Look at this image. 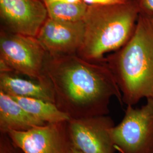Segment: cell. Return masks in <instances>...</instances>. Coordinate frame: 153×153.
Here are the masks:
<instances>
[{"mask_svg":"<svg viewBox=\"0 0 153 153\" xmlns=\"http://www.w3.org/2000/svg\"><path fill=\"white\" fill-rule=\"evenodd\" d=\"M139 16L135 0L88 5L83 43L77 55L88 61L102 62L105 53L120 49L131 39Z\"/></svg>","mask_w":153,"mask_h":153,"instance_id":"obj_3","label":"cell"},{"mask_svg":"<svg viewBox=\"0 0 153 153\" xmlns=\"http://www.w3.org/2000/svg\"><path fill=\"white\" fill-rule=\"evenodd\" d=\"M7 135L23 153H71L68 121L48 123L27 131H10Z\"/></svg>","mask_w":153,"mask_h":153,"instance_id":"obj_7","label":"cell"},{"mask_svg":"<svg viewBox=\"0 0 153 153\" xmlns=\"http://www.w3.org/2000/svg\"><path fill=\"white\" fill-rule=\"evenodd\" d=\"M83 21L64 22L48 17L36 38L50 55L77 54L84 36Z\"/></svg>","mask_w":153,"mask_h":153,"instance_id":"obj_9","label":"cell"},{"mask_svg":"<svg viewBox=\"0 0 153 153\" xmlns=\"http://www.w3.org/2000/svg\"><path fill=\"white\" fill-rule=\"evenodd\" d=\"M140 108L127 105L120 123L111 130L119 153H153V99Z\"/></svg>","mask_w":153,"mask_h":153,"instance_id":"obj_5","label":"cell"},{"mask_svg":"<svg viewBox=\"0 0 153 153\" xmlns=\"http://www.w3.org/2000/svg\"><path fill=\"white\" fill-rule=\"evenodd\" d=\"M0 91L10 96L40 99L55 103L51 84L33 82L12 73H0Z\"/></svg>","mask_w":153,"mask_h":153,"instance_id":"obj_11","label":"cell"},{"mask_svg":"<svg viewBox=\"0 0 153 153\" xmlns=\"http://www.w3.org/2000/svg\"><path fill=\"white\" fill-rule=\"evenodd\" d=\"M43 73L51 83L55 104L70 119L107 115L111 98L122 95L112 72L102 62L77 54H47Z\"/></svg>","mask_w":153,"mask_h":153,"instance_id":"obj_1","label":"cell"},{"mask_svg":"<svg viewBox=\"0 0 153 153\" xmlns=\"http://www.w3.org/2000/svg\"><path fill=\"white\" fill-rule=\"evenodd\" d=\"M140 14L153 19V0H135Z\"/></svg>","mask_w":153,"mask_h":153,"instance_id":"obj_15","label":"cell"},{"mask_svg":"<svg viewBox=\"0 0 153 153\" xmlns=\"http://www.w3.org/2000/svg\"><path fill=\"white\" fill-rule=\"evenodd\" d=\"M114 126L107 115L70 119L68 127L71 145L84 153H115L111 135Z\"/></svg>","mask_w":153,"mask_h":153,"instance_id":"obj_6","label":"cell"},{"mask_svg":"<svg viewBox=\"0 0 153 153\" xmlns=\"http://www.w3.org/2000/svg\"><path fill=\"white\" fill-rule=\"evenodd\" d=\"M30 114L46 123H57L69 121L68 115L52 102L40 99L10 96Z\"/></svg>","mask_w":153,"mask_h":153,"instance_id":"obj_12","label":"cell"},{"mask_svg":"<svg viewBox=\"0 0 153 153\" xmlns=\"http://www.w3.org/2000/svg\"><path fill=\"white\" fill-rule=\"evenodd\" d=\"M48 17L42 0H0L1 28L36 37Z\"/></svg>","mask_w":153,"mask_h":153,"instance_id":"obj_8","label":"cell"},{"mask_svg":"<svg viewBox=\"0 0 153 153\" xmlns=\"http://www.w3.org/2000/svg\"><path fill=\"white\" fill-rule=\"evenodd\" d=\"M16 149V146L7 134L1 133L0 153H19Z\"/></svg>","mask_w":153,"mask_h":153,"instance_id":"obj_14","label":"cell"},{"mask_svg":"<svg viewBox=\"0 0 153 153\" xmlns=\"http://www.w3.org/2000/svg\"><path fill=\"white\" fill-rule=\"evenodd\" d=\"M45 5L48 17L64 22L83 21L88 6L83 2L76 4L50 3Z\"/></svg>","mask_w":153,"mask_h":153,"instance_id":"obj_13","label":"cell"},{"mask_svg":"<svg viewBox=\"0 0 153 153\" xmlns=\"http://www.w3.org/2000/svg\"><path fill=\"white\" fill-rule=\"evenodd\" d=\"M47 53L36 37L0 30V73L22 74L51 84L43 73Z\"/></svg>","mask_w":153,"mask_h":153,"instance_id":"obj_4","label":"cell"},{"mask_svg":"<svg viewBox=\"0 0 153 153\" xmlns=\"http://www.w3.org/2000/svg\"><path fill=\"white\" fill-rule=\"evenodd\" d=\"M71 153H84L81 152V150L77 149L76 148H74L73 146H71Z\"/></svg>","mask_w":153,"mask_h":153,"instance_id":"obj_18","label":"cell"},{"mask_svg":"<svg viewBox=\"0 0 153 153\" xmlns=\"http://www.w3.org/2000/svg\"><path fill=\"white\" fill-rule=\"evenodd\" d=\"M126 0H82L88 5H112L122 3Z\"/></svg>","mask_w":153,"mask_h":153,"instance_id":"obj_16","label":"cell"},{"mask_svg":"<svg viewBox=\"0 0 153 153\" xmlns=\"http://www.w3.org/2000/svg\"><path fill=\"white\" fill-rule=\"evenodd\" d=\"M44 4L50 3H62V4H76L83 2L82 0H42Z\"/></svg>","mask_w":153,"mask_h":153,"instance_id":"obj_17","label":"cell"},{"mask_svg":"<svg viewBox=\"0 0 153 153\" xmlns=\"http://www.w3.org/2000/svg\"><path fill=\"white\" fill-rule=\"evenodd\" d=\"M115 78L123 103L153 99V19L140 14L131 39L103 59Z\"/></svg>","mask_w":153,"mask_h":153,"instance_id":"obj_2","label":"cell"},{"mask_svg":"<svg viewBox=\"0 0 153 153\" xmlns=\"http://www.w3.org/2000/svg\"><path fill=\"white\" fill-rule=\"evenodd\" d=\"M48 123L30 114L10 95L0 91V132L27 131Z\"/></svg>","mask_w":153,"mask_h":153,"instance_id":"obj_10","label":"cell"}]
</instances>
